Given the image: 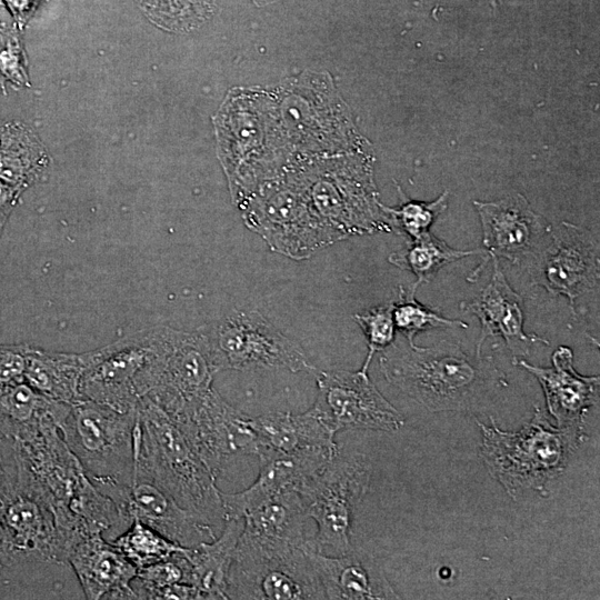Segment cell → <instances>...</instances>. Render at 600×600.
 Instances as JSON below:
<instances>
[{
    "mask_svg": "<svg viewBox=\"0 0 600 600\" xmlns=\"http://www.w3.org/2000/svg\"><path fill=\"white\" fill-rule=\"evenodd\" d=\"M137 569L167 560L182 547L138 519L110 541Z\"/></svg>",
    "mask_w": 600,
    "mask_h": 600,
    "instance_id": "29",
    "label": "cell"
},
{
    "mask_svg": "<svg viewBox=\"0 0 600 600\" xmlns=\"http://www.w3.org/2000/svg\"><path fill=\"white\" fill-rule=\"evenodd\" d=\"M217 372L200 330L186 332L168 328L159 383L146 396L170 412L208 396L213 390Z\"/></svg>",
    "mask_w": 600,
    "mask_h": 600,
    "instance_id": "17",
    "label": "cell"
},
{
    "mask_svg": "<svg viewBox=\"0 0 600 600\" xmlns=\"http://www.w3.org/2000/svg\"><path fill=\"white\" fill-rule=\"evenodd\" d=\"M477 254H483V250L453 249L429 231L416 240L408 241L403 249L391 253L388 261L416 276L417 280L410 290L414 294L419 286L430 282L446 264Z\"/></svg>",
    "mask_w": 600,
    "mask_h": 600,
    "instance_id": "28",
    "label": "cell"
},
{
    "mask_svg": "<svg viewBox=\"0 0 600 600\" xmlns=\"http://www.w3.org/2000/svg\"><path fill=\"white\" fill-rule=\"evenodd\" d=\"M482 227L483 260L469 280L476 281L489 260L503 258L519 263L542 243L551 224L533 211L520 193L498 201L473 202Z\"/></svg>",
    "mask_w": 600,
    "mask_h": 600,
    "instance_id": "16",
    "label": "cell"
},
{
    "mask_svg": "<svg viewBox=\"0 0 600 600\" xmlns=\"http://www.w3.org/2000/svg\"><path fill=\"white\" fill-rule=\"evenodd\" d=\"M448 191L432 202L407 200L397 208L382 206L392 231L404 236L408 241L416 240L429 232L436 219L447 209Z\"/></svg>",
    "mask_w": 600,
    "mask_h": 600,
    "instance_id": "31",
    "label": "cell"
},
{
    "mask_svg": "<svg viewBox=\"0 0 600 600\" xmlns=\"http://www.w3.org/2000/svg\"><path fill=\"white\" fill-rule=\"evenodd\" d=\"M199 330L217 371L258 368L316 371L302 348L257 310L234 309Z\"/></svg>",
    "mask_w": 600,
    "mask_h": 600,
    "instance_id": "10",
    "label": "cell"
},
{
    "mask_svg": "<svg viewBox=\"0 0 600 600\" xmlns=\"http://www.w3.org/2000/svg\"><path fill=\"white\" fill-rule=\"evenodd\" d=\"M219 537L186 548L184 583L192 586L200 599H228L227 587L236 548L244 527L242 518L224 520Z\"/></svg>",
    "mask_w": 600,
    "mask_h": 600,
    "instance_id": "23",
    "label": "cell"
},
{
    "mask_svg": "<svg viewBox=\"0 0 600 600\" xmlns=\"http://www.w3.org/2000/svg\"><path fill=\"white\" fill-rule=\"evenodd\" d=\"M530 257L531 286L542 287L552 296L566 297L573 313L576 300L599 283L598 240L579 226L561 222L551 227Z\"/></svg>",
    "mask_w": 600,
    "mask_h": 600,
    "instance_id": "12",
    "label": "cell"
},
{
    "mask_svg": "<svg viewBox=\"0 0 600 600\" xmlns=\"http://www.w3.org/2000/svg\"><path fill=\"white\" fill-rule=\"evenodd\" d=\"M169 417L217 477L230 456L258 452L250 417L229 404L214 389L192 407Z\"/></svg>",
    "mask_w": 600,
    "mask_h": 600,
    "instance_id": "14",
    "label": "cell"
},
{
    "mask_svg": "<svg viewBox=\"0 0 600 600\" xmlns=\"http://www.w3.org/2000/svg\"><path fill=\"white\" fill-rule=\"evenodd\" d=\"M250 423L258 440V451L269 449L289 453L304 450H327L333 454L339 452L334 441L336 433L311 409L300 414L268 412L250 417Z\"/></svg>",
    "mask_w": 600,
    "mask_h": 600,
    "instance_id": "24",
    "label": "cell"
},
{
    "mask_svg": "<svg viewBox=\"0 0 600 600\" xmlns=\"http://www.w3.org/2000/svg\"><path fill=\"white\" fill-rule=\"evenodd\" d=\"M301 546L268 541L243 532L230 567L228 599H326L322 584Z\"/></svg>",
    "mask_w": 600,
    "mask_h": 600,
    "instance_id": "6",
    "label": "cell"
},
{
    "mask_svg": "<svg viewBox=\"0 0 600 600\" xmlns=\"http://www.w3.org/2000/svg\"><path fill=\"white\" fill-rule=\"evenodd\" d=\"M550 368L530 364L522 358L512 359L530 372L542 387L549 413L557 427H583L588 410L599 401V376H582L573 367V352L559 346L551 357Z\"/></svg>",
    "mask_w": 600,
    "mask_h": 600,
    "instance_id": "20",
    "label": "cell"
},
{
    "mask_svg": "<svg viewBox=\"0 0 600 600\" xmlns=\"http://www.w3.org/2000/svg\"><path fill=\"white\" fill-rule=\"evenodd\" d=\"M491 261L490 282L471 301L460 304L463 312L476 316L480 321L476 352L481 353L484 341L490 337L503 339L513 359L528 356L536 343L548 346L549 341L542 337L526 333L523 300L507 281L498 259Z\"/></svg>",
    "mask_w": 600,
    "mask_h": 600,
    "instance_id": "18",
    "label": "cell"
},
{
    "mask_svg": "<svg viewBox=\"0 0 600 600\" xmlns=\"http://www.w3.org/2000/svg\"><path fill=\"white\" fill-rule=\"evenodd\" d=\"M9 9L11 10L14 19L19 23H23L28 18L34 0H4Z\"/></svg>",
    "mask_w": 600,
    "mask_h": 600,
    "instance_id": "38",
    "label": "cell"
},
{
    "mask_svg": "<svg viewBox=\"0 0 600 600\" xmlns=\"http://www.w3.org/2000/svg\"><path fill=\"white\" fill-rule=\"evenodd\" d=\"M134 447L136 466L180 506L211 527L224 521L218 477L177 423L147 396L137 406Z\"/></svg>",
    "mask_w": 600,
    "mask_h": 600,
    "instance_id": "3",
    "label": "cell"
},
{
    "mask_svg": "<svg viewBox=\"0 0 600 600\" xmlns=\"http://www.w3.org/2000/svg\"><path fill=\"white\" fill-rule=\"evenodd\" d=\"M0 567H2L1 541H0Z\"/></svg>",
    "mask_w": 600,
    "mask_h": 600,
    "instance_id": "39",
    "label": "cell"
},
{
    "mask_svg": "<svg viewBox=\"0 0 600 600\" xmlns=\"http://www.w3.org/2000/svg\"><path fill=\"white\" fill-rule=\"evenodd\" d=\"M66 406L44 397L24 380L0 384V433L12 442L22 441Z\"/></svg>",
    "mask_w": 600,
    "mask_h": 600,
    "instance_id": "27",
    "label": "cell"
},
{
    "mask_svg": "<svg viewBox=\"0 0 600 600\" xmlns=\"http://www.w3.org/2000/svg\"><path fill=\"white\" fill-rule=\"evenodd\" d=\"M361 328L368 343V353L361 371L368 372L373 356L381 352L396 340V326L392 317V302L379 304L352 316Z\"/></svg>",
    "mask_w": 600,
    "mask_h": 600,
    "instance_id": "32",
    "label": "cell"
},
{
    "mask_svg": "<svg viewBox=\"0 0 600 600\" xmlns=\"http://www.w3.org/2000/svg\"><path fill=\"white\" fill-rule=\"evenodd\" d=\"M148 14L168 28H189L201 20L203 0H143Z\"/></svg>",
    "mask_w": 600,
    "mask_h": 600,
    "instance_id": "34",
    "label": "cell"
},
{
    "mask_svg": "<svg viewBox=\"0 0 600 600\" xmlns=\"http://www.w3.org/2000/svg\"><path fill=\"white\" fill-rule=\"evenodd\" d=\"M317 388L310 409L334 433L356 429L393 432L404 424L403 416L380 393L368 372L320 371Z\"/></svg>",
    "mask_w": 600,
    "mask_h": 600,
    "instance_id": "13",
    "label": "cell"
},
{
    "mask_svg": "<svg viewBox=\"0 0 600 600\" xmlns=\"http://www.w3.org/2000/svg\"><path fill=\"white\" fill-rule=\"evenodd\" d=\"M29 344L0 343V384L11 383L23 379L26 354Z\"/></svg>",
    "mask_w": 600,
    "mask_h": 600,
    "instance_id": "35",
    "label": "cell"
},
{
    "mask_svg": "<svg viewBox=\"0 0 600 600\" xmlns=\"http://www.w3.org/2000/svg\"><path fill=\"white\" fill-rule=\"evenodd\" d=\"M308 554L322 584L326 599H399L373 558L353 548L344 554L318 552L311 540Z\"/></svg>",
    "mask_w": 600,
    "mask_h": 600,
    "instance_id": "22",
    "label": "cell"
},
{
    "mask_svg": "<svg viewBox=\"0 0 600 600\" xmlns=\"http://www.w3.org/2000/svg\"><path fill=\"white\" fill-rule=\"evenodd\" d=\"M67 563L87 599H138L132 589L138 569L101 534H86L76 540Z\"/></svg>",
    "mask_w": 600,
    "mask_h": 600,
    "instance_id": "21",
    "label": "cell"
},
{
    "mask_svg": "<svg viewBox=\"0 0 600 600\" xmlns=\"http://www.w3.org/2000/svg\"><path fill=\"white\" fill-rule=\"evenodd\" d=\"M64 411L47 418L29 438L11 441L14 453L49 494L70 547L86 534L110 533L111 541L129 523L94 487L64 441L59 428Z\"/></svg>",
    "mask_w": 600,
    "mask_h": 600,
    "instance_id": "2",
    "label": "cell"
},
{
    "mask_svg": "<svg viewBox=\"0 0 600 600\" xmlns=\"http://www.w3.org/2000/svg\"><path fill=\"white\" fill-rule=\"evenodd\" d=\"M268 191L247 207L243 219L273 252L303 260L336 243L297 180Z\"/></svg>",
    "mask_w": 600,
    "mask_h": 600,
    "instance_id": "11",
    "label": "cell"
},
{
    "mask_svg": "<svg viewBox=\"0 0 600 600\" xmlns=\"http://www.w3.org/2000/svg\"><path fill=\"white\" fill-rule=\"evenodd\" d=\"M136 421L137 408L120 412L89 399L69 406L60 421L64 441L98 490L131 484Z\"/></svg>",
    "mask_w": 600,
    "mask_h": 600,
    "instance_id": "5",
    "label": "cell"
},
{
    "mask_svg": "<svg viewBox=\"0 0 600 600\" xmlns=\"http://www.w3.org/2000/svg\"><path fill=\"white\" fill-rule=\"evenodd\" d=\"M327 450L279 452L260 449L259 474L247 489L226 493L221 491L224 520L242 518L272 496L286 490H298L311 476L321 470L333 457Z\"/></svg>",
    "mask_w": 600,
    "mask_h": 600,
    "instance_id": "19",
    "label": "cell"
},
{
    "mask_svg": "<svg viewBox=\"0 0 600 600\" xmlns=\"http://www.w3.org/2000/svg\"><path fill=\"white\" fill-rule=\"evenodd\" d=\"M171 558L138 569L132 589L138 599H156L157 593L176 583H184L186 560L183 551Z\"/></svg>",
    "mask_w": 600,
    "mask_h": 600,
    "instance_id": "33",
    "label": "cell"
},
{
    "mask_svg": "<svg viewBox=\"0 0 600 600\" xmlns=\"http://www.w3.org/2000/svg\"><path fill=\"white\" fill-rule=\"evenodd\" d=\"M386 380L430 411H474L508 387L492 357L466 352L459 342L432 347L393 341L380 352Z\"/></svg>",
    "mask_w": 600,
    "mask_h": 600,
    "instance_id": "1",
    "label": "cell"
},
{
    "mask_svg": "<svg viewBox=\"0 0 600 600\" xmlns=\"http://www.w3.org/2000/svg\"><path fill=\"white\" fill-rule=\"evenodd\" d=\"M130 524L138 519L169 540L187 548L211 541L213 527L180 506L143 470L134 466L130 486H114L103 492Z\"/></svg>",
    "mask_w": 600,
    "mask_h": 600,
    "instance_id": "15",
    "label": "cell"
},
{
    "mask_svg": "<svg viewBox=\"0 0 600 600\" xmlns=\"http://www.w3.org/2000/svg\"><path fill=\"white\" fill-rule=\"evenodd\" d=\"M16 456V453H14ZM16 478L0 501L2 567L67 563L69 541L42 486L17 458Z\"/></svg>",
    "mask_w": 600,
    "mask_h": 600,
    "instance_id": "7",
    "label": "cell"
},
{
    "mask_svg": "<svg viewBox=\"0 0 600 600\" xmlns=\"http://www.w3.org/2000/svg\"><path fill=\"white\" fill-rule=\"evenodd\" d=\"M308 519L298 490L272 496L243 517V532L268 541L301 546Z\"/></svg>",
    "mask_w": 600,
    "mask_h": 600,
    "instance_id": "26",
    "label": "cell"
},
{
    "mask_svg": "<svg viewBox=\"0 0 600 600\" xmlns=\"http://www.w3.org/2000/svg\"><path fill=\"white\" fill-rule=\"evenodd\" d=\"M392 317L397 331L407 340L409 346L416 347L414 337L430 329L461 328L468 324L462 320L450 319L439 310L421 304L410 291L399 287L398 300L392 302Z\"/></svg>",
    "mask_w": 600,
    "mask_h": 600,
    "instance_id": "30",
    "label": "cell"
},
{
    "mask_svg": "<svg viewBox=\"0 0 600 600\" xmlns=\"http://www.w3.org/2000/svg\"><path fill=\"white\" fill-rule=\"evenodd\" d=\"M93 358L94 350L66 353L29 346L23 379L44 397L71 406L84 399L80 384Z\"/></svg>",
    "mask_w": 600,
    "mask_h": 600,
    "instance_id": "25",
    "label": "cell"
},
{
    "mask_svg": "<svg viewBox=\"0 0 600 600\" xmlns=\"http://www.w3.org/2000/svg\"><path fill=\"white\" fill-rule=\"evenodd\" d=\"M4 440L0 439V501L12 484L17 473V461L14 449L11 441L6 444Z\"/></svg>",
    "mask_w": 600,
    "mask_h": 600,
    "instance_id": "36",
    "label": "cell"
},
{
    "mask_svg": "<svg viewBox=\"0 0 600 600\" xmlns=\"http://www.w3.org/2000/svg\"><path fill=\"white\" fill-rule=\"evenodd\" d=\"M0 74L7 80L22 82L23 72L20 67L19 53L10 44L0 52Z\"/></svg>",
    "mask_w": 600,
    "mask_h": 600,
    "instance_id": "37",
    "label": "cell"
},
{
    "mask_svg": "<svg viewBox=\"0 0 600 600\" xmlns=\"http://www.w3.org/2000/svg\"><path fill=\"white\" fill-rule=\"evenodd\" d=\"M167 327L144 330L94 350L80 390L89 399L120 412L134 410L159 382Z\"/></svg>",
    "mask_w": 600,
    "mask_h": 600,
    "instance_id": "8",
    "label": "cell"
},
{
    "mask_svg": "<svg viewBox=\"0 0 600 600\" xmlns=\"http://www.w3.org/2000/svg\"><path fill=\"white\" fill-rule=\"evenodd\" d=\"M370 469L362 456L339 452L298 489L308 518L317 524L313 548L329 556L352 549L354 513L369 490Z\"/></svg>",
    "mask_w": 600,
    "mask_h": 600,
    "instance_id": "9",
    "label": "cell"
},
{
    "mask_svg": "<svg viewBox=\"0 0 600 600\" xmlns=\"http://www.w3.org/2000/svg\"><path fill=\"white\" fill-rule=\"evenodd\" d=\"M490 418V426L477 420L482 432L480 458L514 500L544 493L584 439L583 427H553L538 406L532 419L516 432L501 430Z\"/></svg>",
    "mask_w": 600,
    "mask_h": 600,
    "instance_id": "4",
    "label": "cell"
}]
</instances>
